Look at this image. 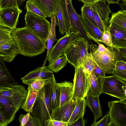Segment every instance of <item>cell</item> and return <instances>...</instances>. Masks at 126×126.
Segmentation results:
<instances>
[{
	"label": "cell",
	"mask_w": 126,
	"mask_h": 126,
	"mask_svg": "<svg viewBox=\"0 0 126 126\" xmlns=\"http://www.w3.org/2000/svg\"><path fill=\"white\" fill-rule=\"evenodd\" d=\"M91 5L97 26L103 32L107 27L108 22L110 19L109 15L112 13L111 10L106 2L98 1Z\"/></svg>",
	"instance_id": "obj_12"
},
{
	"label": "cell",
	"mask_w": 126,
	"mask_h": 126,
	"mask_svg": "<svg viewBox=\"0 0 126 126\" xmlns=\"http://www.w3.org/2000/svg\"><path fill=\"white\" fill-rule=\"evenodd\" d=\"M22 10L19 7L0 8V26L13 30L16 28L20 14Z\"/></svg>",
	"instance_id": "obj_13"
},
{
	"label": "cell",
	"mask_w": 126,
	"mask_h": 126,
	"mask_svg": "<svg viewBox=\"0 0 126 126\" xmlns=\"http://www.w3.org/2000/svg\"><path fill=\"white\" fill-rule=\"evenodd\" d=\"M86 101V105L92 111L94 117L93 123L95 122L100 117H102V113L99 99V96H93L87 95Z\"/></svg>",
	"instance_id": "obj_23"
},
{
	"label": "cell",
	"mask_w": 126,
	"mask_h": 126,
	"mask_svg": "<svg viewBox=\"0 0 126 126\" xmlns=\"http://www.w3.org/2000/svg\"><path fill=\"white\" fill-rule=\"evenodd\" d=\"M45 126H68V123L49 119L45 121Z\"/></svg>",
	"instance_id": "obj_38"
},
{
	"label": "cell",
	"mask_w": 126,
	"mask_h": 126,
	"mask_svg": "<svg viewBox=\"0 0 126 126\" xmlns=\"http://www.w3.org/2000/svg\"><path fill=\"white\" fill-rule=\"evenodd\" d=\"M23 0V1H24V0Z\"/></svg>",
	"instance_id": "obj_51"
},
{
	"label": "cell",
	"mask_w": 126,
	"mask_h": 126,
	"mask_svg": "<svg viewBox=\"0 0 126 126\" xmlns=\"http://www.w3.org/2000/svg\"><path fill=\"white\" fill-rule=\"evenodd\" d=\"M86 105L85 98L82 100L77 105L68 122V126L71 125L78 119L83 117Z\"/></svg>",
	"instance_id": "obj_26"
},
{
	"label": "cell",
	"mask_w": 126,
	"mask_h": 126,
	"mask_svg": "<svg viewBox=\"0 0 126 126\" xmlns=\"http://www.w3.org/2000/svg\"><path fill=\"white\" fill-rule=\"evenodd\" d=\"M9 124L0 110V126H6Z\"/></svg>",
	"instance_id": "obj_47"
},
{
	"label": "cell",
	"mask_w": 126,
	"mask_h": 126,
	"mask_svg": "<svg viewBox=\"0 0 126 126\" xmlns=\"http://www.w3.org/2000/svg\"><path fill=\"white\" fill-rule=\"evenodd\" d=\"M57 88L60 93L59 106L61 107L68 102L72 98L73 83L65 81L57 83Z\"/></svg>",
	"instance_id": "obj_18"
},
{
	"label": "cell",
	"mask_w": 126,
	"mask_h": 126,
	"mask_svg": "<svg viewBox=\"0 0 126 126\" xmlns=\"http://www.w3.org/2000/svg\"><path fill=\"white\" fill-rule=\"evenodd\" d=\"M81 15L97 27L94 19L93 9L91 4H83L81 8Z\"/></svg>",
	"instance_id": "obj_31"
},
{
	"label": "cell",
	"mask_w": 126,
	"mask_h": 126,
	"mask_svg": "<svg viewBox=\"0 0 126 126\" xmlns=\"http://www.w3.org/2000/svg\"><path fill=\"white\" fill-rule=\"evenodd\" d=\"M55 15L58 21L59 31L63 35L65 32L64 21L60 3L59 5Z\"/></svg>",
	"instance_id": "obj_34"
},
{
	"label": "cell",
	"mask_w": 126,
	"mask_h": 126,
	"mask_svg": "<svg viewBox=\"0 0 126 126\" xmlns=\"http://www.w3.org/2000/svg\"><path fill=\"white\" fill-rule=\"evenodd\" d=\"M81 37L80 33L74 31L68 34H66L60 38L55 44L52 47L48 54L47 58L49 63L64 55L65 51L70 44L77 38Z\"/></svg>",
	"instance_id": "obj_11"
},
{
	"label": "cell",
	"mask_w": 126,
	"mask_h": 126,
	"mask_svg": "<svg viewBox=\"0 0 126 126\" xmlns=\"http://www.w3.org/2000/svg\"><path fill=\"white\" fill-rule=\"evenodd\" d=\"M109 24L112 45L118 48L126 47V30L113 23Z\"/></svg>",
	"instance_id": "obj_15"
},
{
	"label": "cell",
	"mask_w": 126,
	"mask_h": 126,
	"mask_svg": "<svg viewBox=\"0 0 126 126\" xmlns=\"http://www.w3.org/2000/svg\"><path fill=\"white\" fill-rule=\"evenodd\" d=\"M51 20L50 29L48 34L47 39V53L46 58L50 49L52 47L53 43L56 40L55 32V27L57 22L55 15H54L50 17Z\"/></svg>",
	"instance_id": "obj_28"
},
{
	"label": "cell",
	"mask_w": 126,
	"mask_h": 126,
	"mask_svg": "<svg viewBox=\"0 0 126 126\" xmlns=\"http://www.w3.org/2000/svg\"><path fill=\"white\" fill-rule=\"evenodd\" d=\"M49 84L44 86L38 92L31 114L38 122L40 126H45V121L50 119L52 112Z\"/></svg>",
	"instance_id": "obj_4"
},
{
	"label": "cell",
	"mask_w": 126,
	"mask_h": 126,
	"mask_svg": "<svg viewBox=\"0 0 126 126\" xmlns=\"http://www.w3.org/2000/svg\"><path fill=\"white\" fill-rule=\"evenodd\" d=\"M122 0H106V1L108 3V5L111 4L116 3L119 4V1Z\"/></svg>",
	"instance_id": "obj_48"
},
{
	"label": "cell",
	"mask_w": 126,
	"mask_h": 126,
	"mask_svg": "<svg viewBox=\"0 0 126 126\" xmlns=\"http://www.w3.org/2000/svg\"><path fill=\"white\" fill-rule=\"evenodd\" d=\"M104 77L97 78L93 71H92L89 77L90 87L87 95L99 96L102 94V87Z\"/></svg>",
	"instance_id": "obj_22"
},
{
	"label": "cell",
	"mask_w": 126,
	"mask_h": 126,
	"mask_svg": "<svg viewBox=\"0 0 126 126\" xmlns=\"http://www.w3.org/2000/svg\"><path fill=\"white\" fill-rule=\"evenodd\" d=\"M97 46L89 44L88 49L93 59L105 73L112 74L117 61L123 60L119 48L112 46L105 47L97 41Z\"/></svg>",
	"instance_id": "obj_3"
},
{
	"label": "cell",
	"mask_w": 126,
	"mask_h": 126,
	"mask_svg": "<svg viewBox=\"0 0 126 126\" xmlns=\"http://www.w3.org/2000/svg\"><path fill=\"white\" fill-rule=\"evenodd\" d=\"M9 7H19L17 0H0V8Z\"/></svg>",
	"instance_id": "obj_37"
},
{
	"label": "cell",
	"mask_w": 126,
	"mask_h": 126,
	"mask_svg": "<svg viewBox=\"0 0 126 126\" xmlns=\"http://www.w3.org/2000/svg\"><path fill=\"white\" fill-rule=\"evenodd\" d=\"M24 126H40L38 121L30 113L28 121Z\"/></svg>",
	"instance_id": "obj_44"
},
{
	"label": "cell",
	"mask_w": 126,
	"mask_h": 126,
	"mask_svg": "<svg viewBox=\"0 0 126 126\" xmlns=\"http://www.w3.org/2000/svg\"><path fill=\"white\" fill-rule=\"evenodd\" d=\"M97 41L103 43L107 46H112L111 35L108 28L103 32L100 39Z\"/></svg>",
	"instance_id": "obj_36"
},
{
	"label": "cell",
	"mask_w": 126,
	"mask_h": 126,
	"mask_svg": "<svg viewBox=\"0 0 126 126\" xmlns=\"http://www.w3.org/2000/svg\"><path fill=\"white\" fill-rule=\"evenodd\" d=\"M26 8L27 11H29L46 18L47 16L34 4L31 0L26 1Z\"/></svg>",
	"instance_id": "obj_35"
},
{
	"label": "cell",
	"mask_w": 126,
	"mask_h": 126,
	"mask_svg": "<svg viewBox=\"0 0 126 126\" xmlns=\"http://www.w3.org/2000/svg\"><path fill=\"white\" fill-rule=\"evenodd\" d=\"M47 17L55 15L62 0H31Z\"/></svg>",
	"instance_id": "obj_17"
},
{
	"label": "cell",
	"mask_w": 126,
	"mask_h": 126,
	"mask_svg": "<svg viewBox=\"0 0 126 126\" xmlns=\"http://www.w3.org/2000/svg\"><path fill=\"white\" fill-rule=\"evenodd\" d=\"M67 63L68 61L66 56L63 55L49 63L47 67L51 71L57 73L64 67Z\"/></svg>",
	"instance_id": "obj_29"
},
{
	"label": "cell",
	"mask_w": 126,
	"mask_h": 126,
	"mask_svg": "<svg viewBox=\"0 0 126 126\" xmlns=\"http://www.w3.org/2000/svg\"><path fill=\"white\" fill-rule=\"evenodd\" d=\"M79 16L88 39L94 42L99 39L103 32L97 27L82 16L81 15Z\"/></svg>",
	"instance_id": "obj_20"
},
{
	"label": "cell",
	"mask_w": 126,
	"mask_h": 126,
	"mask_svg": "<svg viewBox=\"0 0 126 126\" xmlns=\"http://www.w3.org/2000/svg\"><path fill=\"white\" fill-rule=\"evenodd\" d=\"M86 122V121L84 120L83 117H82L77 120L71 126H84Z\"/></svg>",
	"instance_id": "obj_45"
},
{
	"label": "cell",
	"mask_w": 126,
	"mask_h": 126,
	"mask_svg": "<svg viewBox=\"0 0 126 126\" xmlns=\"http://www.w3.org/2000/svg\"><path fill=\"white\" fill-rule=\"evenodd\" d=\"M112 74L114 76L126 81V70H119L114 69Z\"/></svg>",
	"instance_id": "obj_41"
},
{
	"label": "cell",
	"mask_w": 126,
	"mask_h": 126,
	"mask_svg": "<svg viewBox=\"0 0 126 126\" xmlns=\"http://www.w3.org/2000/svg\"><path fill=\"white\" fill-rule=\"evenodd\" d=\"M30 112H28L26 114L20 115L19 118V121L20 124V126H24L28 121Z\"/></svg>",
	"instance_id": "obj_43"
},
{
	"label": "cell",
	"mask_w": 126,
	"mask_h": 126,
	"mask_svg": "<svg viewBox=\"0 0 126 126\" xmlns=\"http://www.w3.org/2000/svg\"><path fill=\"white\" fill-rule=\"evenodd\" d=\"M28 93V90L21 85L0 89V110L9 124L14 120L16 112L23 105Z\"/></svg>",
	"instance_id": "obj_1"
},
{
	"label": "cell",
	"mask_w": 126,
	"mask_h": 126,
	"mask_svg": "<svg viewBox=\"0 0 126 126\" xmlns=\"http://www.w3.org/2000/svg\"><path fill=\"white\" fill-rule=\"evenodd\" d=\"M12 30L0 26V47L13 40Z\"/></svg>",
	"instance_id": "obj_30"
},
{
	"label": "cell",
	"mask_w": 126,
	"mask_h": 126,
	"mask_svg": "<svg viewBox=\"0 0 126 126\" xmlns=\"http://www.w3.org/2000/svg\"><path fill=\"white\" fill-rule=\"evenodd\" d=\"M5 62L0 57V89H8L18 84L7 68Z\"/></svg>",
	"instance_id": "obj_19"
},
{
	"label": "cell",
	"mask_w": 126,
	"mask_h": 126,
	"mask_svg": "<svg viewBox=\"0 0 126 126\" xmlns=\"http://www.w3.org/2000/svg\"><path fill=\"white\" fill-rule=\"evenodd\" d=\"M52 77V76L47 78L37 79L32 82L30 85L33 90L38 92L44 86L49 84Z\"/></svg>",
	"instance_id": "obj_33"
},
{
	"label": "cell",
	"mask_w": 126,
	"mask_h": 126,
	"mask_svg": "<svg viewBox=\"0 0 126 126\" xmlns=\"http://www.w3.org/2000/svg\"><path fill=\"white\" fill-rule=\"evenodd\" d=\"M63 18L66 34L74 31L80 33L81 37L87 40L89 44L92 42L87 38L78 15L74 9L72 0H62L60 3Z\"/></svg>",
	"instance_id": "obj_5"
},
{
	"label": "cell",
	"mask_w": 126,
	"mask_h": 126,
	"mask_svg": "<svg viewBox=\"0 0 126 126\" xmlns=\"http://www.w3.org/2000/svg\"><path fill=\"white\" fill-rule=\"evenodd\" d=\"M114 69L119 70H126V62L123 60L117 61Z\"/></svg>",
	"instance_id": "obj_42"
},
{
	"label": "cell",
	"mask_w": 126,
	"mask_h": 126,
	"mask_svg": "<svg viewBox=\"0 0 126 126\" xmlns=\"http://www.w3.org/2000/svg\"><path fill=\"white\" fill-rule=\"evenodd\" d=\"M122 0V2L123 3L126 4V0Z\"/></svg>",
	"instance_id": "obj_50"
},
{
	"label": "cell",
	"mask_w": 126,
	"mask_h": 126,
	"mask_svg": "<svg viewBox=\"0 0 126 126\" xmlns=\"http://www.w3.org/2000/svg\"><path fill=\"white\" fill-rule=\"evenodd\" d=\"M110 121L109 115L108 113L99 121L93 123L91 126H108Z\"/></svg>",
	"instance_id": "obj_39"
},
{
	"label": "cell",
	"mask_w": 126,
	"mask_h": 126,
	"mask_svg": "<svg viewBox=\"0 0 126 126\" xmlns=\"http://www.w3.org/2000/svg\"><path fill=\"white\" fill-rule=\"evenodd\" d=\"M81 100L72 99L62 107L58 106L52 110L50 119L68 123L75 107Z\"/></svg>",
	"instance_id": "obj_14"
},
{
	"label": "cell",
	"mask_w": 126,
	"mask_h": 126,
	"mask_svg": "<svg viewBox=\"0 0 126 126\" xmlns=\"http://www.w3.org/2000/svg\"><path fill=\"white\" fill-rule=\"evenodd\" d=\"M19 53L13 40L0 47V57L5 61L12 62Z\"/></svg>",
	"instance_id": "obj_21"
},
{
	"label": "cell",
	"mask_w": 126,
	"mask_h": 126,
	"mask_svg": "<svg viewBox=\"0 0 126 126\" xmlns=\"http://www.w3.org/2000/svg\"><path fill=\"white\" fill-rule=\"evenodd\" d=\"M28 93L22 108L27 112H32L33 107L37 97L38 92L33 90L31 85H28Z\"/></svg>",
	"instance_id": "obj_25"
},
{
	"label": "cell",
	"mask_w": 126,
	"mask_h": 126,
	"mask_svg": "<svg viewBox=\"0 0 126 126\" xmlns=\"http://www.w3.org/2000/svg\"><path fill=\"white\" fill-rule=\"evenodd\" d=\"M80 2H82L83 4H92L98 1L106 2V0H78Z\"/></svg>",
	"instance_id": "obj_46"
},
{
	"label": "cell",
	"mask_w": 126,
	"mask_h": 126,
	"mask_svg": "<svg viewBox=\"0 0 126 126\" xmlns=\"http://www.w3.org/2000/svg\"><path fill=\"white\" fill-rule=\"evenodd\" d=\"M89 76L84 71L81 64L75 69L72 99L81 100L85 98L90 87Z\"/></svg>",
	"instance_id": "obj_8"
},
{
	"label": "cell",
	"mask_w": 126,
	"mask_h": 126,
	"mask_svg": "<svg viewBox=\"0 0 126 126\" xmlns=\"http://www.w3.org/2000/svg\"><path fill=\"white\" fill-rule=\"evenodd\" d=\"M93 60L94 67L93 71L96 77L97 78H99L105 77V73L97 65L93 59Z\"/></svg>",
	"instance_id": "obj_40"
},
{
	"label": "cell",
	"mask_w": 126,
	"mask_h": 126,
	"mask_svg": "<svg viewBox=\"0 0 126 126\" xmlns=\"http://www.w3.org/2000/svg\"><path fill=\"white\" fill-rule=\"evenodd\" d=\"M81 64L84 72L90 75L94 67L93 60L90 53L88 52L85 57Z\"/></svg>",
	"instance_id": "obj_32"
},
{
	"label": "cell",
	"mask_w": 126,
	"mask_h": 126,
	"mask_svg": "<svg viewBox=\"0 0 126 126\" xmlns=\"http://www.w3.org/2000/svg\"><path fill=\"white\" fill-rule=\"evenodd\" d=\"M25 27H29L46 44L51 23L46 19L29 11L25 15Z\"/></svg>",
	"instance_id": "obj_7"
},
{
	"label": "cell",
	"mask_w": 126,
	"mask_h": 126,
	"mask_svg": "<svg viewBox=\"0 0 126 126\" xmlns=\"http://www.w3.org/2000/svg\"></svg>",
	"instance_id": "obj_52"
},
{
	"label": "cell",
	"mask_w": 126,
	"mask_h": 126,
	"mask_svg": "<svg viewBox=\"0 0 126 126\" xmlns=\"http://www.w3.org/2000/svg\"><path fill=\"white\" fill-rule=\"evenodd\" d=\"M108 105L110 120L108 126H126V97L109 102Z\"/></svg>",
	"instance_id": "obj_9"
},
{
	"label": "cell",
	"mask_w": 126,
	"mask_h": 126,
	"mask_svg": "<svg viewBox=\"0 0 126 126\" xmlns=\"http://www.w3.org/2000/svg\"><path fill=\"white\" fill-rule=\"evenodd\" d=\"M111 17L108 22L113 23L126 30V11L121 10L116 13H112Z\"/></svg>",
	"instance_id": "obj_27"
},
{
	"label": "cell",
	"mask_w": 126,
	"mask_h": 126,
	"mask_svg": "<svg viewBox=\"0 0 126 126\" xmlns=\"http://www.w3.org/2000/svg\"><path fill=\"white\" fill-rule=\"evenodd\" d=\"M53 74V72L48 69L47 66H43L37 68L29 72L21 79L23 83L28 85L37 79L50 77Z\"/></svg>",
	"instance_id": "obj_16"
},
{
	"label": "cell",
	"mask_w": 126,
	"mask_h": 126,
	"mask_svg": "<svg viewBox=\"0 0 126 126\" xmlns=\"http://www.w3.org/2000/svg\"><path fill=\"white\" fill-rule=\"evenodd\" d=\"M126 81L114 75L105 76L102 83L101 93L121 99L126 96Z\"/></svg>",
	"instance_id": "obj_10"
},
{
	"label": "cell",
	"mask_w": 126,
	"mask_h": 126,
	"mask_svg": "<svg viewBox=\"0 0 126 126\" xmlns=\"http://www.w3.org/2000/svg\"><path fill=\"white\" fill-rule=\"evenodd\" d=\"M88 41L84 37H79L68 46L64 55L69 63L76 68L82 63L88 53Z\"/></svg>",
	"instance_id": "obj_6"
},
{
	"label": "cell",
	"mask_w": 126,
	"mask_h": 126,
	"mask_svg": "<svg viewBox=\"0 0 126 126\" xmlns=\"http://www.w3.org/2000/svg\"><path fill=\"white\" fill-rule=\"evenodd\" d=\"M12 35L19 54L25 56H36L47 49V44L28 27L16 28Z\"/></svg>",
	"instance_id": "obj_2"
},
{
	"label": "cell",
	"mask_w": 126,
	"mask_h": 126,
	"mask_svg": "<svg viewBox=\"0 0 126 126\" xmlns=\"http://www.w3.org/2000/svg\"><path fill=\"white\" fill-rule=\"evenodd\" d=\"M57 83L53 74L49 83L50 91V105L52 110L58 107L59 104L60 93L57 88Z\"/></svg>",
	"instance_id": "obj_24"
},
{
	"label": "cell",
	"mask_w": 126,
	"mask_h": 126,
	"mask_svg": "<svg viewBox=\"0 0 126 126\" xmlns=\"http://www.w3.org/2000/svg\"><path fill=\"white\" fill-rule=\"evenodd\" d=\"M119 48L122 54L123 58L126 59V47Z\"/></svg>",
	"instance_id": "obj_49"
}]
</instances>
